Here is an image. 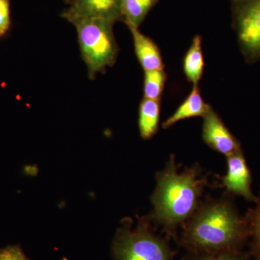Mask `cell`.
Wrapping results in <instances>:
<instances>
[{
    "label": "cell",
    "instance_id": "6da1fadb",
    "mask_svg": "<svg viewBox=\"0 0 260 260\" xmlns=\"http://www.w3.org/2000/svg\"><path fill=\"white\" fill-rule=\"evenodd\" d=\"M250 234L232 202L215 200L200 205L184 225L181 243L193 254L239 250Z\"/></svg>",
    "mask_w": 260,
    "mask_h": 260
},
{
    "label": "cell",
    "instance_id": "7a4b0ae2",
    "mask_svg": "<svg viewBox=\"0 0 260 260\" xmlns=\"http://www.w3.org/2000/svg\"><path fill=\"white\" fill-rule=\"evenodd\" d=\"M157 185L151 197L154 206L151 218L167 234L194 215L200 206V198L205 185L198 168L178 172L174 157L156 174Z\"/></svg>",
    "mask_w": 260,
    "mask_h": 260
},
{
    "label": "cell",
    "instance_id": "3957f363",
    "mask_svg": "<svg viewBox=\"0 0 260 260\" xmlns=\"http://www.w3.org/2000/svg\"><path fill=\"white\" fill-rule=\"evenodd\" d=\"M76 28L82 58L93 80L98 73H105L116 62L118 54L113 26L114 23L102 19H80L73 23Z\"/></svg>",
    "mask_w": 260,
    "mask_h": 260
},
{
    "label": "cell",
    "instance_id": "277c9868",
    "mask_svg": "<svg viewBox=\"0 0 260 260\" xmlns=\"http://www.w3.org/2000/svg\"><path fill=\"white\" fill-rule=\"evenodd\" d=\"M126 219L118 229L112 245L114 260H174L165 241L150 231L148 219L142 218L134 230Z\"/></svg>",
    "mask_w": 260,
    "mask_h": 260
},
{
    "label": "cell",
    "instance_id": "5b68a950",
    "mask_svg": "<svg viewBox=\"0 0 260 260\" xmlns=\"http://www.w3.org/2000/svg\"><path fill=\"white\" fill-rule=\"evenodd\" d=\"M236 23L239 42L251 57L260 56V0H238Z\"/></svg>",
    "mask_w": 260,
    "mask_h": 260
},
{
    "label": "cell",
    "instance_id": "8992f818",
    "mask_svg": "<svg viewBox=\"0 0 260 260\" xmlns=\"http://www.w3.org/2000/svg\"><path fill=\"white\" fill-rule=\"evenodd\" d=\"M121 0H74L61 14L73 23L80 19H102L115 23L121 20Z\"/></svg>",
    "mask_w": 260,
    "mask_h": 260
},
{
    "label": "cell",
    "instance_id": "52a82bcc",
    "mask_svg": "<svg viewBox=\"0 0 260 260\" xmlns=\"http://www.w3.org/2000/svg\"><path fill=\"white\" fill-rule=\"evenodd\" d=\"M227 173L223 179V184L227 191L243 197L249 201L256 202L251 191L250 171L241 148L227 156Z\"/></svg>",
    "mask_w": 260,
    "mask_h": 260
},
{
    "label": "cell",
    "instance_id": "ba28073f",
    "mask_svg": "<svg viewBox=\"0 0 260 260\" xmlns=\"http://www.w3.org/2000/svg\"><path fill=\"white\" fill-rule=\"evenodd\" d=\"M203 119V138L208 146L226 156L241 148L237 139L212 108Z\"/></svg>",
    "mask_w": 260,
    "mask_h": 260
},
{
    "label": "cell",
    "instance_id": "9c48e42d",
    "mask_svg": "<svg viewBox=\"0 0 260 260\" xmlns=\"http://www.w3.org/2000/svg\"><path fill=\"white\" fill-rule=\"evenodd\" d=\"M133 35L137 57L144 71L164 70V63L158 46L138 30L129 28Z\"/></svg>",
    "mask_w": 260,
    "mask_h": 260
},
{
    "label": "cell",
    "instance_id": "30bf717a",
    "mask_svg": "<svg viewBox=\"0 0 260 260\" xmlns=\"http://www.w3.org/2000/svg\"><path fill=\"white\" fill-rule=\"evenodd\" d=\"M210 108L211 107L203 100L198 85H194L190 93L186 97L184 102L178 107L176 112L169 119L164 121L162 127L167 129L178 121L189 118L198 116L204 117L207 113L209 112Z\"/></svg>",
    "mask_w": 260,
    "mask_h": 260
},
{
    "label": "cell",
    "instance_id": "8fae6325",
    "mask_svg": "<svg viewBox=\"0 0 260 260\" xmlns=\"http://www.w3.org/2000/svg\"><path fill=\"white\" fill-rule=\"evenodd\" d=\"M160 101L144 99L140 102L138 124L140 136L149 140L156 134L160 119Z\"/></svg>",
    "mask_w": 260,
    "mask_h": 260
},
{
    "label": "cell",
    "instance_id": "7c38bea8",
    "mask_svg": "<svg viewBox=\"0 0 260 260\" xmlns=\"http://www.w3.org/2000/svg\"><path fill=\"white\" fill-rule=\"evenodd\" d=\"M158 0H121V20L128 28H138Z\"/></svg>",
    "mask_w": 260,
    "mask_h": 260
},
{
    "label": "cell",
    "instance_id": "4fadbf2b",
    "mask_svg": "<svg viewBox=\"0 0 260 260\" xmlns=\"http://www.w3.org/2000/svg\"><path fill=\"white\" fill-rule=\"evenodd\" d=\"M183 69L188 81L194 85H198L204 70V58L200 36H196L193 39L190 47L184 56Z\"/></svg>",
    "mask_w": 260,
    "mask_h": 260
},
{
    "label": "cell",
    "instance_id": "5bb4252c",
    "mask_svg": "<svg viewBox=\"0 0 260 260\" xmlns=\"http://www.w3.org/2000/svg\"><path fill=\"white\" fill-rule=\"evenodd\" d=\"M167 78V75L164 70L145 71L144 98L160 101Z\"/></svg>",
    "mask_w": 260,
    "mask_h": 260
},
{
    "label": "cell",
    "instance_id": "9a60e30c",
    "mask_svg": "<svg viewBox=\"0 0 260 260\" xmlns=\"http://www.w3.org/2000/svg\"><path fill=\"white\" fill-rule=\"evenodd\" d=\"M256 203V208L248 215L247 220L250 234L254 238V249L260 259V198Z\"/></svg>",
    "mask_w": 260,
    "mask_h": 260
},
{
    "label": "cell",
    "instance_id": "2e32d148",
    "mask_svg": "<svg viewBox=\"0 0 260 260\" xmlns=\"http://www.w3.org/2000/svg\"><path fill=\"white\" fill-rule=\"evenodd\" d=\"M186 260H247L245 256L239 250L222 251V252L208 253V254H194Z\"/></svg>",
    "mask_w": 260,
    "mask_h": 260
},
{
    "label": "cell",
    "instance_id": "e0dca14e",
    "mask_svg": "<svg viewBox=\"0 0 260 260\" xmlns=\"http://www.w3.org/2000/svg\"><path fill=\"white\" fill-rule=\"evenodd\" d=\"M10 25L9 0H0V37L8 32Z\"/></svg>",
    "mask_w": 260,
    "mask_h": 260
},
{
    "label": "cell",
    "instance_id": "ac0fdd59",
    "mask_svg": "<svg viewBox=\"0 0 260 260\" xmlns=\"http://www.w3.org/2000/svg\"><path fill=\"white\" fill-rule=\"evenodd\" d=\"M0 260H29L19 246H8L0 249Z\"/></svg>",
    "mask_w": 260,
    "mask_h": 260
},
{
    "label": "cell",
    "instance_id": "d6986e66",
    "mask_svg": "<svg viewBox=\"0 0 260 260\" xmlns=\"http://www.w3.org/2000/svg\"><path fill=\"white\" fill-rule=\"evenodd\" d=\"M65 2V3H67V4L70 5L72 3H73L74 0H64Z\"/></svg>",
    "mask_w": 260,
    "mask_h": 260
},
{
    "label": "cell",
    "instance_id": "ffe728a7",
    "mask_svg": "<svg viewBox=\"0 0 260 260\" xmlns=\"http://www.w3.org/2000/svg\"><path fill=\"white\" fill-rule=\"evenodd\" d=\"M236 1H238V0H236Z\"/></svg>",
    "mask_w": 260,
    "mask_h": 260
},
{
    "label": "cell",
    "instance_id": "44dd1931",
    "mask_svg": "<svg viewBox=\"0 0 260 260\" xmlns=\"http://www.w3.org/2000/svg\"><path fill=\"white\" fill-rule=\"evenodd\" d=\"M259 260H260V259H259Z\"/></svg>",
    "mask_w": 260,
    "mask_h": 260
}]
</instances>
